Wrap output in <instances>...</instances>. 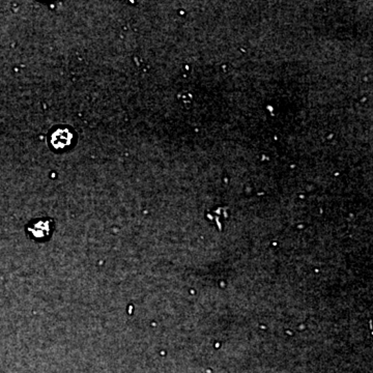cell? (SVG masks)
<instances>
[{"label":"cell","instance_id":"cell-1","mask_svg":"<svg viewBox=\"0 0 373 373\" xmlns=\"http://www.w3.org/2000/svg\"><path fill=\"white\" fill-rule=\"evenodd\" d=\"M77 141L76 132L70 127H56L48 135L50 149L56 153H64L74 147Z\"/></svg>","mask_w":373,"mask_h":373},{"label":"cell","instance_id":"cell-2","mask_svg":"<svg viewBox=\"0 0 373 373\" xmlns=\"http://www.w3.org/2000/svg\"><path fill=\"white\" fill-rule=\"evenodd\" d=\"M55 223L51 218H37L31 220L25 226V233L29 239L37 243H45L51 239Z\"/></svg>","mask_w":373,"mask_h":373}]
</instances>
